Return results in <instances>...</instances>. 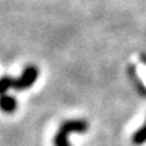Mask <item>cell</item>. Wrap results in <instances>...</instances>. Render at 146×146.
<instances>
[{
  "instance_id": "6da1fadb",
  "label": "cell",
  "mask_w": 146,
  "mask_h": 146,
  "mask_svg": "<svg viewBox=\"0 0 146 146\" xmlns=\"http://www.w3.org/2000/svg\"><path fill=\"white\" fill-rule=\"evenodd\" d=\"M88 129V123L85 119H69L60 124L54 136V146H71L69 136L72 133H85Z\"/></svg>"
},
{
  "instance_id": "7a4b0ae2",
  "label": "cell",
  "mask_w": 146,
  "mask_h": 146,
  "mask_svg": "<svg viewBox=\"0 0 146 146\" xmlns=\"http://www.w3.org/2000/svg\"><path fill=\"white\" fill-rule=\"evenodd\" d=\"M38 69L35 66H27L23 69L22 74L18 78H14V88L17 91H23L30 88L37 81Z\"/></svg>"
},
{
  "instance_id": "3957f363",
  "label": "cell",
  "mask_w": 146,
  "mask_h": 146,
  "mask_svg": "<svg viewBox=\"0 0 146 146\" xmlns=\"http://www.w3.org/2000/svg\"><path fill=\"white\" fill-rule=\"evenodd\" d=\"M17 106H18V103L14 96L8 95V94L0 95V109H1L4 113H7V114L14 113Z\"/></svg>"
},
{
  "instance_id": "277c9868",
  "label": "cell",
  "mask_w": 146,
  "mask_h": 146,
  "mask_svg": "<svg viewBox=\"0 0 146 146\" xmlns=\"http://www.w3.org/2000/svg\"><path fill=\"white\" fill-rule=\"evenodd\" d=\"M10 88H14V78L10 76H1L0 77V95H5Z\"/></svg>"
},
{
  "instance_id": "5b68a950",
  "label": "cell",
  "mask_w": 146,
  "mask_h": 146,
  "mask_svg": "<svg viewBox=\"0 0 146 146\" xmlns=\"http://www.w3.org/2000/svg\"><path fill=\"white\" fill-rule=\"evenodd\" d=\"M132 142L137 146L146 142V122L144 123V126L140 127V128L133 133V136H132Z\"/></svg>"
}]
</instances>
